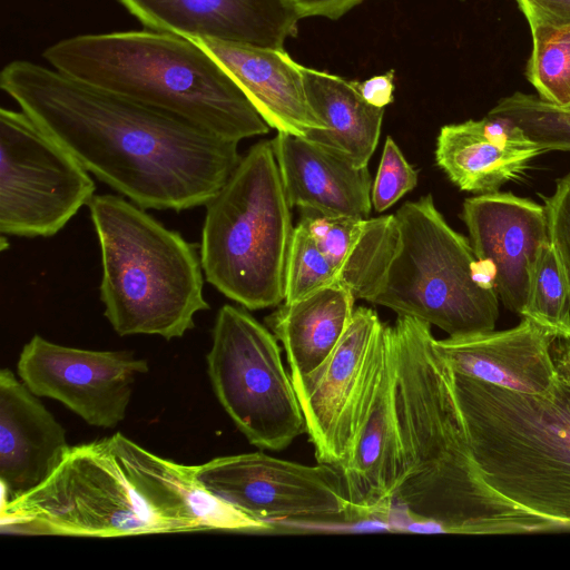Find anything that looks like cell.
Returning <instances> with one entry per match:
<instances>
[{
	"label": "cell",
	"mask_w": 570,
	"mask_h": 570,
	"mask_svg": "<svg viewBox=\"0 0 570 570\" xmlns=\"http://www.w3.org/2000/svg\"><path fill=\"white\" fill-rule=\"evenodd\" d=\"M0 86L89 173L144 209L205 206L242 159L237 141L53 68L14 60Z\"/></svg>",
	"instance_id": "cell-1"
},
{
	"label": "cell",
	"mask_w": 570,
	"mask_h": 570,
	"mask_svg": "<svg viewBox=\"0 0 570 570\" xmlns=\"http://www.w3.org/2000/svg\"><path fill=\"white\" fill-rule=\"evenodd\" d=\"M271 529L208 493L196 479V465L161 458L119 432L70 446L47 481L1 503L0 512L1 532L19 535Z\"/></svg>",
	"instance_id": "cell-2"
},
{
	"label": "cell",
	"mask_w": 570,
	"mask_h": 570,
	"mask_svg": "<svg viewBox=\"0 0 570 570\" xmlns=\"http://www.w3.org/2000/svg\"><path fill=\"white\" fill-rule=\"evenodd\" d=\"M401 466L393 503L441 532L513 534L562 531L493 490L470 454L451 383L431 325L397 315L392 326Z\"/></svg>",
	"instance_id": "cell-3"
},
{
	"label": "cell",
	"mask_w": 570,
	"mask_h": 570,
	"mask_svg": "<svg viewBox=\"0 0 570 570\" xmlns=\"http://www.w3.org/2000/svg\"><path fill=\"white\" fill-rule=\"evenodd\" d=\"M53 69L239 142L271 127L230 75L189 38L157 30L80 35L43 51Z\"/></svg>",
	"instance_id": "cell-4"
},
{
	"label": "cell",
	"mask_w": 570,
	"mask_h": 570,
	"mask_svg": "<svg viewBox=\"0 0 570 570\" xmlns=\"http://www.w3.org/2000/svg\"><path fill=\"white\" fill-rule=\"evenodd\" d=\"M552 386L510 391L451 368L468 448L481 478L515 504L570 528V338L551 345Z\"/></svg>",
	"instance_id": "cell-5"
},
{
	"label": "cell",
	"mask_w": 570,
	"mask_h": 570,
	"mask_svg": "<svg viewBox=\"0 0 570 570\" xmlns=\"http://www.w3.org/2000/svg\"><path fill=\"white\" fill-rule=\"evenodd\" d=\"M99 242L104 315L119 336L169 341L195 327L209 309L198 247L121 196L95 195L88 204Z\"/></svg>",
	"instance_id": "cell-6"
},
{
	"label": "cell",
	"mask_w": 570,
	"mask_h": 570,
	"mask_svg": "<svg viewBox=\"0 0 570 570\" xmlns=\"http://www.w3.org/2000/svg\"><path fill=\"white\" fill-rule=\"evenodd\" d=\"M205 207L206 282L247 309L278 305L294 227L272 140L253 145Z\"/></svg>",
	"instance_id": "cell-7"
},
{
	"label": "cell",
	"mask_w": 570,
	"mask_h": 570,
	"mask_svg": "<svg viewBox=\"0 0 570 570\" xmlns=\"http://www.w3.org/2000/svg\"><path fill=\"white\" fill-rule=\"evenodd\" d=\"M394 215L397 247L371 303L435 325L450 336L493 331L499 296L492 276L470 240L445 222L432 195L405 203Z\"/></svg>",
	"instance_id": "cell-8"
},
{
	"label": "cell",
	"mask_w": 570,
	"mask_h": 570,
	"mask_svg": "<svg viewBox=\"0 0 570 570\" xmlns=\"http://www.w3.org/2000/svg\"><path fill=\"white\" fill-rule=\"evenodd\" d=\"M206 362L216 397L250 444L281 451L306 432L277 338L245 308L218 309Z\"/></svg>",
	"instance_id": "cell-9"
},
{
	"label": "cell",
	"mask_w": 570,
	"mask_h": 570,
	"mask_svg": "<svg viewBox=\"0 0 570 570\" xmlns=\"http://www.w3.org/2000/svg\"><path fill=\"white\" fill-rule=\"evenodd\" d=\"M89 171L27 114L0 109V232L51 237L96 195Z\"/></svg>",
	"instance_id": "cell-10"
},
{
	"label": "cell",
	"mask_w": 570,
	"mask_h": 570,
	"mask_svg": "<svg viewBox=\"0 0 570 570\" xmlns=\"http://www.w3.org/2000/svg\"><path fill=\"white\" fill-rule=\"evenodd\" d=\"M196 479L217 499L272 527L276 521H353L336 465H305L252 452L196 465Z\"/></svg>",
	"instance_id": "cell-11"
},
{
	"label": "cell",
	"mask_w": 570,
	"mask_h": 570,
	"mask_svg": "<svg viewBox=\"0 0 570 570\" xmlns=\"http://www.w3.org/2000/svg\"><path fill=\"white\" fill-rule=\"evenodd\" d=\"M350 432L348 451L336 466L343 476L353 519L384 514L393 504L401 466L390 325L381 323L372 340Z\"/></svg>",
	"instance_id": "cell-12"
},
{
	"label": "cell",
	"mask_w": 570,
	"mask_h": 570,
	"mask_svg": "<svg viewBox=\"0 0 570 570\" xmlns=\"http://www.w3.org/2000/svg\"><path fill=\"white\" fill-rule=\"evenodd\" d=\"M148 362L129 351H92L52 343L36 334L17 363L19 379L37 396L53 399L97 428L124 421L136 379Z\"/></svg>",
	"instance_id": "cell-13"
},
{
	"label": "cell",
	"mask_w": 570,
	"mask_h": 570,
	"mask_svg": "<svg viewBox=\"0 0 570 570\" xmlns=\"http://www.w3.org/2000/svg\"><path fill=\"white\" fill-rule=\"evenodd\" d=\"M462 219L474 255L492 276L499 299L520 315L531 271L550 242L544 206L512 193L494 191L466 198Z\"/></svg>",
	"instance_id": "cell-14"
},
{
	"label": "cell",
	"mask_w": 570,
	"mask_h": 570,
	"mask_svg": "<svg viewBox=\"0 0 570 570\" xmlns=\"http://www.w3.org/2000/svg\"><path fill=\"white\" fill-rule=\"evenodd\" d=\"M381 323L374 309H354L328 357L311 373L291 377L318 463L337 465L348 451L352 410Z\"/></svg>",
	"instance_id": "cell-15"
},
{
	"label": "cell",
	"mask_w": 570,
	"mask_h": 570,
	"mask_svg": "<svg viewBox=\"0 0 570 570\" xmlns=\"http://www.w3.org/2000/svg\"><path fill=\"white\" fill-rule=\"evenodd\" d=\"M153 30L284 48L301 20L291 0H119Z\"/></svg>",
	"instance_id": "cell-16"
},
{
	"label": "cell",
	"mask_w": 570,
	"mask_h": 570,
	"mask_svg": "<svg viewBox=\"0 0 570 570\" xmlns=\"http://www.w3.org/2000/svg\"><path fill=\"white\" fill-rule=\"evenodd\" d=\"M509 330L435 340L449 367L464 376L528 394H542L553 384L551 345L557 336L521 317Z\"/></svg>",
	"instance_id": "cell-17"
},
{
	"label": "cell",
	"mask_w": 570,
	"mask_h": 570,
	"mask_svg": "<svg viewBox=\"0 0 570 570\" xmlns=\"http://www.w3.org/2000/svg\"><path fill=\"white\" fill-rule=\"evenodd\" d=\"M38 397L11 370L0 371L1 503L47 481L71 446Z\"/></svg>",
	"instance_id": "cell-18"
},
{
	"label": "cell",
	"mask_w": 570,
	"mask_h": 570,
	"mask_svg": "<svg viewBox=\"0 0 570 570\" xmlns=\"http://www.w3.org/2000/svg\"><path fill=\"white\" fill-rule=\"evenodd\" d=\"M240 87L271 128L297 137L325 125L312 109L302 67L284 48L191 38Z\"/></svg>",
	"instance_id": "cell-19"
},
{
	"label": "cell",
	"mask_w": 570,
	"mask_h": 570,
	"mask_svg": "<svg viewBox=\"0 0 570 570\" xmlns=\"http://www.w3.org/2000/svg\"><path fill=\"white\" fill-rule=\"evenodd\" d=\"M542 153L513 121L487 115L443 126L436 138L435 160L461 190L481 195L499 191Z\"/></svg>",
	"instance_id": "cell-20"
},
{
	"label": "cell",
	"mask_w": 570,
	"mask_h": 570,
	"mask_svg": "<svg viewBox=\"0 0 570 570\" xmlns=\"http://www.w3.org/2000/svg\"><path fill=\"white\" fill-rule=\"evenodd\" d=\"M272 144L292 207L368 217L372 180L367 167H357L305 138L287 132L278 131Z\"/></svg>",
	"instance_id": "cell-21"
},
{
	"label": "cell",
	"mask_w": 570,
	"mask_h": 570,
	"mask_svg": "<svg viewBox=\"0 0 570 570\" xmlns=\"http://www.w3.org/2000/svg\"><path fill=\"white\" fill-rule=\"evenodd\" d=\"M299 223L335 266L341 284L355 298L372 302L397 247L395 215L360 218L302 208Z\"/></svg>",
	"instance_id": "cell-22"
},
{
	"label": "cell",
	"mask_w": 570,
	"mask_h": 570,
	"mask_svg": "<svg viewBox=\"0 0 570 570\" xmlns=\"http://www.w3.org/2000/svg\"><path fill=\"white\" fill-rule=\"evenodd\" d=\"M302 73L307 100L325 125L303 138L357 167H367L379 144L385 109L365 102L354 80L305 66Z\"/></svg>",
	"instance_id": "cell-23"
},
{
	"label": "cell",
	"mask_w": 570,
	"mask_h": 570,
	"mask_svg": "<svg viewBox=\"0 0 570 570\" xmlns=\"http://www.w3.org/2000/svg\"><path fill=\"white\" fill-rule=\"evenodd\" d=\"M354 295L342 284L284 303L266 324L286 352L291 377L311 373L332 353L354 313Z\"/></svg>",
	"instance_id": "cell-24"
},
{
	"label": "cell",
	"mask_w": 570,
	"mask_h": 570,
	"mask_svg": "<svg viewBox=\"0 0 570 570\" xmlns=\"http://www.w3.org/2000/svg\"><path fill=\"white\" fill-rule=\"evenodd\" d=\"M520 316L546 327L557 337L570 338V284L550 242L540 250L531 271Z\"/></svg>",
	"instance_id": "cell-25"
},
{
	"label": "cell",
	"mask_w": 570,
	"mask_h": 570,
	"mask_svg": "<svg viewBox=\"0 0 570 570\" xmlns=\"http://www.w3.org/2000/svg\"><path fill=\"white\" fill-rule=\"evenodd\" d=\"M531 35L525 76L540 99L566 108L570 105V26L532 28Z\"/></svg>",
	"instance_id": "cell-26"
},
{
	"label": "cell",
	"mask_w": 570,
	"mask_h": 570,
	"mask_svg": "<svg viewBox=\"0 0 570 570\" xmlns=\"http://www.w3.org/2000/svg\"><path fill=\"white\" fill-rule=\"evenodd\" d=\"M488 115L508 118L544 151H570V109L517 91L498 101Z\"/></svg>",
	"instance_id": "cell-27"
},
{
	"label": "cell",
	"mask_w": 570,
	"mask_h": 570,
	"mask_svg": "<svg viewBox=\"0 0 570 570\" xmlns=\"http://www.w3.org/2000/svg\"><path fill=\"white\" fill-rule=\"evenodd\" d=\"M341 284L335 266L301 223L294 227L285 268L284 303Z\"/></svg>",
	"instance_id": "cell-28"
},
{
	"label": "cell",
	"mask_w": 570,
	"mask_h": 570,
	"mask_svg": "<svg viewBox=\"0 0 570 570\" xmlns=\"http://www.w3.org/2000/svg\"><path fill=\"white\" fill-rule=\"evenodd\" d=\"M417 173L409 164L392 137H387L381 161L372 184L371 199L374 209L384 212L415 188Z\"/></svg>",
	"instance_id": "cell-29"
},
{
	"label": "cell",
	"mask_w": 570,
	"mask_h": 570,
	"mask_svg": "<svg viewBox=\"0 0 570 570\" xmlns=\"http://www.w3.org/2000/svg\"><path fill=\"white\" fill-rule=\"evenodd\" d=\"M544 208L550 244L570 284V173L558 179Z\"/></svg>",
	"instance_id": "cell-30"
},
{
	"label": "cell",
	"mask_w": 570,
	"mask_h": 570,
	"mask_svg": "<svg viewBox=\"0 0 570 570\" xmlns=\"http://www.w3.org/2000/svg\"><path fill=\"white\" fill-rule=\"evenodd\" d=\"M530 29L570 26V0H515Z\"/></svg>",
	"instance_id": "cell-31"
},
{
	"label": "cell",
	"mask_w": 570,
	"mask_h": 570,
	"mask_svg": "<svg viewBox=\"0 0 570 570\" xmlns=\"http://www.w3.org/2000/svg\"><path fill=\"white\" fill-rule=\"evenodd\" d=\"M394 78L395 71L390 70L364 81L354 80V83L365 102L373 107L385 109L394 100Z\"/></svg>",
	"instance_id": "cell-32"
},
{
	"label": "cell",
	"mask_w": 570,
	"mask_h": 570,
	"mask_svg": "<svg viewBox=\"0 0 570 570\" xmlns=\"http://www.w3.org/2000/svg\"><path fill=\"white\" fill-rule=\"evenodd\" d=\"M299 18L337 20L364 0H291Z\"/></svg>",
	"instance_id": "cell-33"
},
{
	"label": "cell",
	"mask_w": 570,
	"mask_h": 570,
	"mask_svg": "<svg viewBox=\"0 0 570 570\" xmlns=\"http://www.w3.org/2000/svg\"><path fill=\"white\" fill-rule=\"evenodd\" d=\"M563 108H564V107H563ZM566 108L570 109V105H569L568 107H566Z\"/></svg>",
	"instance_id": "cell-34"
}]
</instances>
